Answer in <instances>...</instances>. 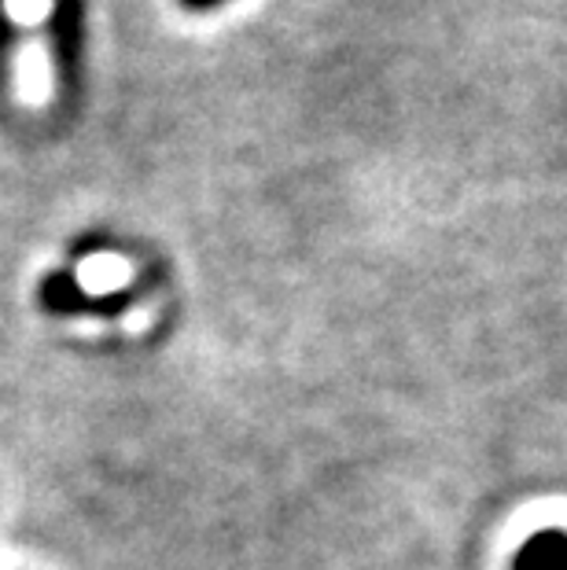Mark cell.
<instances>
[{
	"mask_svg": "<svg viewBox=\"0 0 567 570\" xmlns=\"http://www.w3.org/2000/svg\"><path fill=\"white\" fill-rule=\"evenodd\" d=\"M516 570H567V533L546 530L535 533L524 552L516 556Z\"/></svg>",
	"mask_w": 567,
	"mask_h": 570,
	"instance_id": "cell-1",
	"label": "cell"
},
{
	"mask_svg": "<svg viewBox=\"0 0 567 570\" xmlns=\"http://www.w3.org/2000/svg\"><path fill=\"white\" fill-rule=\"evenodd\" d=\"M52 33H56V52H59V78L70 85L78 70V4L75 0H59Z\"/></svg>",
	"mask_w": 567,
	"mask_h": 570,
	"instance_id": "cell-2",
	"label": "cell"
},
{
	"mask_svg": "<svg viewBox=\"0 0 567 570\" xmlns=\"http://www.w3.org/2000/svg\"><path fill=\"white\" fill-rule=\"evenodd\" d=\"M185 8H192V11H207V8H218L222 0H180Z\"/></svg>",
	"mask_w": 567,
	"mask_h": 570,
	"instance_id": "cell-3",
	"label": "cell"
}]
</instances>
